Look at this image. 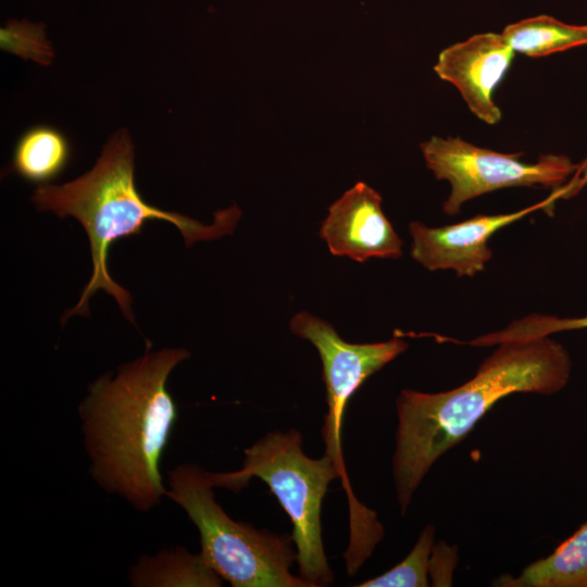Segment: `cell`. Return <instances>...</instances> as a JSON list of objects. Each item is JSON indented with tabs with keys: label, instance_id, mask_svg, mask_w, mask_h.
Here are the masks:
<instances>
[{
	"label": "cell",
	"instance_id": "1",
	"mask_svg": "<svg viewBox=\"0 0 587 587\" xmlns=\"http://www.w3.org/2000/svg\"><path fill=\"white\" fill-rule=\"evenodd\" d=\"M189 355L184 348L147 350L120 365L116 375L92 382L78 407L91 478L139 512L167 495L160 467L178 409L166 383Z\"/></svg>",
	"mask_w": 587,
	"mask_h": 587
},
{
	"label": "cell",
	"instance_id": "2",
	"mask_svg": "<svg viewBox=\"0 0 587 587\" xmlns=\"http://www.w3.org/2000/svg\"><path fill=\"white\" fill-rule=\"evenodd\" d=\"M564 346L549 336L505 339L463 385L441 392L402 389L396 399L392 477L404 516L419 486L436 463L460 444L502 398L527 392L553 395L571 376Z\"/></svg>",
	"mask_w": 587,
	"mask_h": 587
},
{
	"label": "cell",
	"instance_id": "3",
	"mask_svg": "<svg viewBox=\"0 0 587 587\" xmlns=\"http://www.w3.org/2000/svg\"><path fill=\"white\" fill-rule=\"evenodd\" d=\"M134 171V145L128 130L120 128L110 136L89 172L63 185H40L34 191L32 201L38 210L51 211L59 217L77 218L89 238L92 274L78 303L64 313L62 322L71 315L88 314V300L98 289H104L115 298L125 317L135 323L130 296L111 278L107 259L112 242L140 234L147 221L172 223L190 246L230 234L240 217V210L233 205L217 211L214 222L204 225L183 214L155 208L137 191Z\"/></svg>",
	"mask_w": 587,
	"mask_h": 587
},
{
	"label": "cell",
	"instance_id": "4",
	"mask_svg": "<svg viewBox=\"0 0 587 587\" xmlns=\"http://www.w3.org/2000/svg\"><path fill=\"white\" fill-rule=\"evenodd\" d=\"M242 467L213 473L215 487L238 492L252 477L270 487L292 525L291 538L297 551L299 577L310 587L327 586L334 580L322 538V502L329 484L340 478L330 458L308 457L302 435L295 428L268 433L245 449Z\"/></svg>",
	"mask_w": 587,
	"mask_h": 587
},
{
	"label": "cell",
	"instance_id": "5",
	"mask_svg": "<svg viewBox=\"0 0 587 587\" xmlns=\"http://www.w3.org/2000/svg\"><path fill=\"white\" fill-rule=\"evenodd\" d=\"M213 472L183 463L167 472V495L200 535V553L233 587H310L290 572L292 538L233 520L216 502Z\"/></svg>",
	"mask_w": 587,
	"mask_h": 587
},
{
	"label": "cell",
	"instance_id": "6",
	"mask_svg": "<svg viewBox=\"0 0 587 587\" xmlns=\"http://www.w3.org/2000/svg\"><path fill=\"white\" fill-rule=\"evenodd\" d=\"M294 335L309 340L319 351L326 388L327 413L324 416L322 438L325 454L332 459L349 504L350 539L363 540L382 527L375 511L361 503L350 488L341 448V430L350 398L374 373L408 349V342L394 336L373 344L345 341L328 322L301 311L289 322Z\"/></svg>",
	"mask_w": 587,
	"mask_h": 587
},
{
	"label": "cell",
	"instance_id": "7",
	"mask_svg": "<svg viewBox=\"0 0 587 587\" xmlns=\"http://www.w3.org/2000/svg\"><path fill=\"white\" fill-rule=\"evenodd\" d=\"M427 167L437 179L448 180L451 191L442 205L455 215L473 198L507 187L557 189L574 174L577 163L560 154H542L535 163L520 160L523 153H499L476 147L459 137L434 136L421 143Z\"/></svg>",
	"mask_w": 587,
	"mask_h": 587
},
{
	"label": "cell",
	"instance_id": "8",
	"mask_svg": "<svg viewBox=\"0 0 587 587\" xmlns=\"http://www.w3.org/2000/svg\"><path fill=\"white\" fill-rule=\"evenodd\" d=\"M553 204L549 197L513 213L478 214L442 227H428L417 221L411 222V257L428 271L453 270L459 277H473L484 271L490 260L492 252L488 241L497 230L535 210H548Z\"/></svg>",
	"mask_w": 587,
	"mask_h": 587
},
{
	"label": "cell",
	"instance_id": "9",
	"mask_svg": "<svg viewBox=\"0 0 587 587\" xmlns=\"http://www.w3.org/2000/svg\"><path fill=\"white\" fill-rule=\"evenodd\" d=\"M319 235L332 254L358 262L399 259L403 253L402 239L383 212L380 195L362 182L328 208Z\"/></svg>",
	"mask_w": 587,
	"mask_h": 587
},
{
	"label": "cell",
	"instance_id": "10",
	"mask_svg": "<svg viewBox=\"0 0 587 587\" xmlns=\"http://www.w3.org/2000/svg\"><path fill=\"white\" fill-rule=\"evenodd\" d=\"M514 52L501 34H478L444 49L434 70L441 79L458 88L479 120L494 125L500 121L501 112L492 100V92Z\"/></svg>",
	"mask_w": 587,
	"mask_h": 587
},
{
	"label": "cell",
	"instance_id": "11",
	"mask_svg": "<svg viewBox=\"0 0 587 587\" xmlns=\"http://www.w3.org/2000/svg\"><path fill=\"white\" fill-rule=\"evenodd\" d=\"M133 587H220L223 578L202 554L185 547L164 548L154 554H142L128 569Z\"/></svg>",
	"mask_w": 587,
	"mask_h": 587
},
{
	"label": "cell",
	"instance_id": "12",
	"mask_svg": "<svg viewBox=\"0 0 587 587\" xmlns=\"http://www.w3.org/2000/svg\"><path fill=\"white\" fill-rule=\"evenodd\" d=\"M500 587H587V522L546 558L528 564L520 575L498 577Z\"/></svg>",
	"mask_w": 587,
	"mask_h": 587
},
{
	"label": "cell",
	"instance_id": "13",
	"mask_svg": "<svg viewBox=\"0 0 587 587\" xmlns=\"http://www.w3.org/2000/svg\"><path fill=\"white\" fill-rule=\"evenodd\" d=\"M68 158L66 137L54 127L37 125L18 139L12 167L26 180L45 184L64 170Z\"/></svg>",
	"mask_w": 587,
	"mask_h": 587
},
{
	"label": "cell",
	"instance_id": "14",
	"mask_svg": "<svg viewBox=\"0 0 587 587\" xmlns=\"http://www.w3.org/2000/svg\"><path fill=\"white\" fill-rule=\"evenodd\" d=\"M509 46L530 58L587 45V25H573L539 15L508 25L501 33Z\"/></svg>",
	"mask_w": 587,
	"mask_h": 587
},
{
	"label": "cell",
	"instance_id": "15",
	"mask_svg": "<svg viewBox=\"0 0 587 587\" xmlns=\"http://www.w3.org/2000/svg\"><path fill=\"white\" fill-rule=\"evenodd\" d=\"M435 526L428 524L421 532L409 554L379 576L358 584V587H427L429 561L435 545Z\"/></svg>",
	"mask_w": 587,
	"mask_h": 587
},
{
	"label": "cell",
	"instance_id": "16",
	"mask_svg": "<svg viewBox=\"0 0 587 587\" xmlns=\"http://www.w3.org/2000/svg\"><path fill=\"white\" fill-rule=\"evenodd\" d=\"M0 47L25 60L48 66L54 58V50L46 35L43 23L10 20L0 28Z\"/></svg>",
	"mask_w": 587,
	"mask_h": 587
},
{
	"label": "cell",
	"instance_id": "17",
	"mask_svg": "<svg viewBox=\"0 0 587 587\" xmlns=\"http://www.w3.org/2000/svg\"><path fill=\"white\" fill-rule=\"evenodd\" d=\"M587 328V315L576 319L530 315L515 321L511 325L512 334L517 337L550 336L553 333Z\"/></svg>",
	"mask_w": 587,
	"mask_h": 587
},
{
	"label": "cell",
	"instance_id": "18",
	"mask_svg": "<svg viewBox=\"0 0 587 587\" xmlns=\"http://www.w3.org/2000/svg\"><path fill=\"white\" fill-rule=\"evenodd\" d=\"M458 560V548L455 546H450L446 541L435 544L429 561L432 585L436 587L451 586Z\"/></svg>",
	"mask_w": 587,
	"mask_h": 587
},
{
	"label": "cell",
	"instance_id": "19",
	"mask_svg": "<svg viewBox=\"0 0 587 587\" xmlns=\"http://www.w3.org/2000/svg\"><path fill=\"white\" fill-rule=\"evenodd\" d=\"M587 185V155L580 162L577 163V168L573 174L571 180L561 187L553 190L551 198L555 201L557 199H569L575 196L582 188Z\"/></svg>",
	"mask_w": 587,
	"mask_h": 587
}]
</instances>
